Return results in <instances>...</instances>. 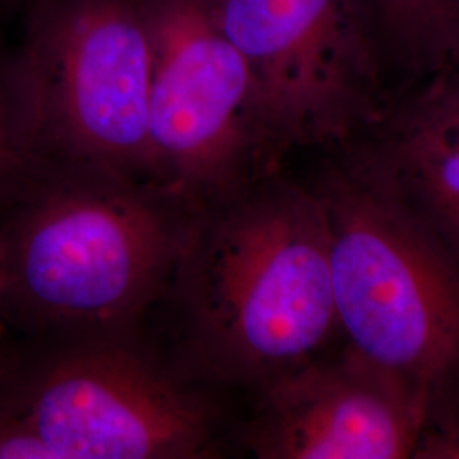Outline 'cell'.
<instances>
[{"instance_id": "6da1fadb", "label": "cell", "mask_w": 459, "mask_h": 459, "mask_svg": "<svg viewBox=\"0 0 459 459\" xmlns=\"http://www.w3.org/2000/svg\"><path fill=\"white\" fill-rule=\"evenodd\" d=\"M176 276L196 345L220 377L255 394L341 339L312 182L278 170L196 212Z\"/></svg>"}, {"instance_id": "7a4b0ae2", "label": "cell", "mask_w": 459, "mask_h": 459, "mask_svg": "<svg viewBox=\"0 0 459 459\" xmlns=\"http://www.w3.org/2000/svg\"><path fill=\"white\" fill-rule=\"evenodd\" d=\"M172 203L106 170L41 165L0 214L4 325L43 333L130 324L179 269L193 218L179 221Z\"/></svg>"}, {"instance_id": "3957f363", "label": "cell", "mask_w": 459, "mask_h": 459, "mask_svg": "<svg viewBox=\"0 0 459 459\" xmlns=\"http://www.w3.org/2000/svg\"><path fill=\"white\" fill-rule=\"evenodd\" d=\"M312 181L327 218L342 347L409 396L426 432L459 430V261L349 145Z\"/></svg>"}, {"instance_id": "277c9868", "label": "cell", "mask_w": 459, "mask_h": 459, "mask_svg": "<svg viewBox=\"0 0 459 459\" xmlns=\"http://www.w3.org/2000/svg\"><path fill=\"white\" fill-rule=\"evenodd\" d=\"M11 55L43 164L150 184L152 33L143 0H31Z\"/></svg>"}, {"instance_id": "5b68a950", "label": "cell", "mask_w": 459, "mask_h": 459, "mask_svg": "<svg viewBox=\"0 0 459 459\" xmlns=\"http://www.w3.org/2000/svg\"><path fill=\"white\" fill-rule=\"evenodd\" d=\"M152 33L148 181L195 213L278 172L244 58L208 0H143Z\"/></svg>"}, {"instance_id": "8992f818", "label": "cell", "mask_w": 459, "mask_h": 459, "mask_svg": "<svg viewBox=\"0 0 459 459\" xmlns=\"http://www.w3.org/2000/svg\"><path fill=\"white\" fill-rule=\"evenodd\" d=\"M244 58L284 153L333 150L366 132L394 96L364 0H208Z\"/></svg>"}, {"instance_id": "52a82bcc", "label": "cell", "mask_w": 459, "mask_h": 459, "mask_svg": "<svg viewBox=\"0 0 459 459\" xmlns=\"http://www.w3.org/2000/svg\"><path fill=\"white\" fill-rule=\"evenodd\" d=\"M0 405L55 459H196L214 451L210 409L125 345L70 347L39 359L4 351Z\"/></svg>"}, {"instance_id": "ba28073f", "label": "cell", "mask_w": 459, "mask_h": 459, "mask_svg": "<svg viewBox=\"0 0 459 459\" xmlns=\"http://www.w3.org/2000/svg\"><path fill=\"white\" fill-rule=\"evenodd\" d=\"M255 396L246 443L257 458H413L426 432L409 396L342 345Z\"/></svg>"}, {"instance_id": "9c48e42d", "label": "cell", "mask_w": 459, "mask_h": 459, "mask_svg": "<svg viewBox=\"0 0 459 459\" xmlns=\"http://www.w3.org/2000/svg\"><path fill=\"white\" fill-rule=\"evenodd\" d=\"M345 145L459 261V68L396 91Z\"/></svg>"}, {"instance_id": "30bf717a", "label": "cell", "mask_w": 459, "mask_h": 459, "mask_svg": "<svg viewBox=\"0 0 459 459\" xmlns=\"http://www.w3.org/2000/svg\"><path fill=\"white\" fill-rule=\"evenodd\" d=\"M388 70L407 85L459 68V0H364ZM402 87V89H403Z\"/></svg>"}, {"instance_id": "8fae6325", "label": "cell", "mask_w": 459, "mask_h": 459, "mask_svg": "<svg viewBox=\"0 0 459 459\" xmlns=\"http://www.w3.org/2000/svg\"><path fill=\"white\" fill-rule=\"evenodd\" d=\"M41 165L19 92L13 55L0 51V214L22 195Z\"/></svg>"}, {"instance_id": "7c38bea8", "label": "cell", "mask_w": 459, "mask_h": 459, "mask_svg": "<svg viewBox=\"0 0 459 459\" xmlns=\"http://www.w3.org/2000/svg\"><path fill=\"white\" fill-rule=\"evenodd\" d=\"M0 459H55V456L33 427L0 405Z\"/></svg>"}, {"instance_id": "4fadbf2b", "label": "cell", "mask_w": 459, "mask_h": 459, "mask_svg": "<svg viewBox=\"0 0 459 459\" xmlns=\"http://www.w3.org/2000/svg\"><path fill=\"white\" fill-rule=\"evenodd\" d=\"M413 458L459 459V430L424 434Z\"/></svg>"}, {"instance_id": "5bb4252c", "label": "cell", "mask_w": 459, "mask_h": 459, "mask_svg": "<svg viewBox=\"0 0 459 459\" xmlns=\"http://www.w3.org/2000/svg\"><path fill=\"white\" fill-rule=\"evenodd\" d=\"M4 291H5V257H4V246L0 240V339H4L5 333V325H4Z\"/></svg>"}, {"instance_id": "9a60e30c", "label": "cell", "mask_w": 459, "mask_h": 459, "mask_svg": "<svg viewBox=\"0 0 459 459\" xmlns=\"http://www.w3.org/2000/svg\"><path fill=\"white\" fill-rule=\"evenodd\" d=\"M0 341H2V339H0Z\"/></svg>"}, {"instance_id": "2e32d148", "label": "cell", "mask_w": 459, "mask_h": 459, "mask_svg": "<svg viewBox=\"0 0 459 459\" xmlns=\"http://www.w3.org/2000/svg\"><path fill=\"white\" fill-rule=\"evenodd\" d=\"M30 2H31V0H30Z\"/></svg>"}]
</instances>
